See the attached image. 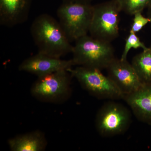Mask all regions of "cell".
Returning a JSON list of instances; mask_svg holds the SVG:
<instances>
[{"instance_id":"cell-1","label":"cell","mask_w":151,"mask_h":151,"mask_svg":"<svg viewBox=\"0 0 151 151\" xmlns=\"http://www.w3.org/2000/svg\"><path fill=\"white\" fill-rule=\"evenodd\" d=\"M30 31L38 52L58 58L72 52L73 45L59 21L50 15L43 14L37 17Z\"/></svg>"},{"instance_id":"cell-2","label":"cell","mask_w":151,"mask_h":151,"mask_svg":"<svg viewBox=\"0 0 151 151\" xmlns=\"http://www.w3.org/2000/svg\"><path fill=\"white\" fill-rule=\"evenodd\" d=\"M74 65L102 70L106 69L116 58L111 42L86 35L75 41L73 45Z\"/></svg>"},{"instance_id":"cell-3","label":"cell","mask_w":151,"mask_h":151,"mask_svg":"<svg viewBox=\"0 0 151 151\" xmlns=\"http://www.w3.org/2000/svg\"><path fill=\"white\" fill-rule=\"evenodd\" d=\"M91 4L63 2L57 11L59 22L70 42L88 35L93 17Z\"/></svg>"},{"instance_id":"cell-4","label":"cell","mask_w":151,"mask_h":151,"mask_svg":"<svg viewBox=\"0 0 151 151\" xmlns=\"http://www.w3.org/2000/svg\"><path fill=\"white\" fill-rule=\"evenodd\" d=\"M84 89L100 99L112 100H124V95L107 76L101 70L78 66L67 70Z\"/></svg>"},{"instance_id":"cell-5","label":"cell","mask_w":151,"mask_h":151,"mask_svg":"<svg viewBox=\"0 0 151 151\" xmlns=\"http://www.w3.org/2000/svg\"><path fill=\"white\" fill-rule=\"evenodd\" d=\"M131 112L121 103L111 101L105 103L96 115L95 127L103 137L122 134L129 128L132 123Z\"/></svg>"},{"instance_id":"cell-6","label":"cell","mask_w":151,"mask_h":151,"mask_svg":"<svg viewBox=\"0 0 151 151\" xmlns=\"http://www.w3.org/2000/svg\"><path fill=\"white\" fill-rule=\"evenodd\" d=\"M93 6L90 35L97 39L111 42L119 36L121 10L114 0Z\"/></svg>"},{"instance_id":"cell-7","label":"cell","mask_w":151,"mask_h":151,"mask_svg":"<svg viewBox=\"0 0 151 151\" xmlns=\"http://www.w3.org/2000/svg\"><path fill=\"white\" fill-rule=\"evenodd\" d=\"M71 77L67 70L39 77L32 88V93L37 98L46 101L62 99L69 95Z\"/></svg>"},{"instance_id":"cell-8","label":"cell","mask_w":151,"mask_h":151,"mask_svg":"<svg viewBox=\"0 0 151 151\" xmlns=\"http://www.w3.org/2000/svg\"><path fill=\"white\" fill-rule=\"evenodd\" d=\"M108 76L124 96L134 92L144 84L132 63L115 58L107 68Z\"/></svg>"},{"instance_id":"cell-9","label":"cell","mask_w":151,"mask_h":151,"mask_svg":"<svg viewBox=\"0 0 151 151\" xmlns=\"http://www.w3.org/2000/svg\"><path fill=\"white\" fill-rule=\"evenodd\" d=\"M73 65H75L72 59L63 60L38 52L24 60L19 69L39 77L60 70H68Z\"/></svg>"},{"instance_id":"cell-10","label":"cell","mask_w":151,"mask_h":151,"mask_svg":"<svg viewBox=\"0 0 151 151\" xmlns=\"http://www.w3.org/2000/svg\"><path fill=\"white\" fill-rule=\"evenodd\" d=\"M32 0H0V24L12 27L26 22Z\"/></svg>"},{"instance_id":"cell-11","label":"cell","mask_w":151,"mask_h":151,"mask_svg":"<svg viewBox=\"0 0 151 151\" xmlns=\"http://www.w3.org/2000/svg\"><path fill=\"white\" fill-rule=\"evenodd\" d=\"M124 100L139 121L151 125V83H144L134 92L125 95Z\"/></svg>"},{"instance_id":"cell-12","label":"cell","mask_w":151,"mask_h":151,"mask_svg":"<svg viewBox=\"0 0 151 151\" xmlns=\"http://www.w3.org/2000/svg\"><path fill=\"white\" fill-rule=\"evenodd\" d=\"M8 144L12 151H40L45 148L46 141L42 133L36 131L12 138Z\"/></svg>"},{"instance_id":"cell-13","label":"cell","mask_w":151,"mask_h":151,"mask_svg":"<svg viewBox=\"0 0 151 151\" xmlns=\"http://www.w3.org/2000/svg\"><path fill=\"white\" fill-rule=\"evenodd\" d=\"M132 64L144 83H151V44L132 59Z\"/></svg>"},{"instance_id":"cell-14","label":"cell","mask_w":151,"mask_h":151,"mask_svg":"<svg viewBox=\"0 0 151 151\" xmlns=\"http://www.w3.org/2000/svg\"><path fill=\"white\" fill-rule=\"evenodd\" d=\"M125 13L134 15L138 12H142L151 5V0H114Z\"/></svg>"},{"instance_id":"cell-15","label":"cell","mask_w":151,"mask_h":151,"mask_svg":"<svg viewBox=\"0 0 151 151\" xmlns=\"http://www.w3.org/2000/svg\"><path fill=\"white\" fill-rule=\"evenodd\" d=\"M147 48L145 44L141 41L137 33L130 30L129 35L126 38L124 50L120 59L122 60H127L128 53L132 48H142L144 50Z\"/></svg>"},{"instance_id":"cell-16","label":"cell","mask_w":151,"mask_h":151,"mask_svg":"<svg viewBox=\"0 0 151 151\" xmlns=\"http://www.w3.org/2000/svg\"><path fill=\"white\" fill-rule=\"evenodd\" d=\"M133 23L131 25V29L133 32L137 33L140 31L148 23H150V19L142 14V12H138L134 14Z\"/></svg>"},{"instance_id":"cell-17","label":"cell","mask_w":151,"mask_h":151,"mask_svg":"<svg viewBox=\"0 0 151 151\" xmlns=\"http://www.w3.org/2000/svg\"><path fill=\"white\" fill-rule=\"evenodd\" d=\"M93 0H63V2H75L91 4Z\"/></svg>"},{"instance_id":"cell-18","label":"cell","mask_w":151,"mask_h":151,"mask_svg":"<svg viewBox=\"0 0 151 151\" xmlns=\"http://www.w3.org/2000/svg\"><path fill=\"white\" fill-rule=\"evenodd\" d=\"M147 9L148 17L149 18V19H150V23L151 24V5L150 6H149Z\"/></svg>"}]
</instances>
